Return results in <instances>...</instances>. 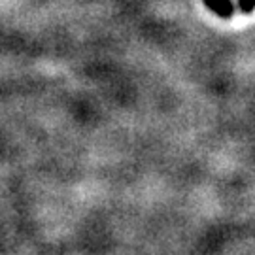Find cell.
I'll use <instances>...</instances> for the list:
<instances>
[{
	"label": "cell",
	"instance_id": "cell-1",
	"mask_svg": "<svg viewBox=\"0 0 255 255\" xmlns=\"http://www.w3.org/2000/svg\"><path fill=\"white\" fill-rule=\"evenodd\" d=\"M204 4L221 19H229L235 11L231 0H204Z\"/></svg>",
	"mask_w": 255,
	"mask_h": 255
},
{
	"label": "cell",
	"instance_id": "cell-2",
	"mask_svg": "<svg viewBox=\"0 0 255 255\" xmlns=\"http://www.w3.org/2000/svg\"><path fill=\"white\" fill-rule=\"evenodd\" d=\"M254 2L255 0H238V6L244 13H252L254 11Z\"/></svg>",
	"mask_w": 255,
	"mask_h": 255
}]
</instances>
